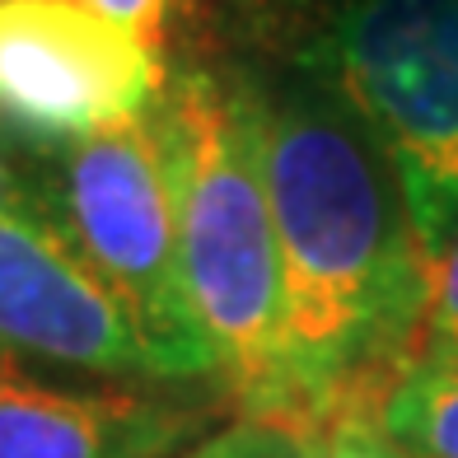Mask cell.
<instances>
[{
    "mask_svg": "<svg viewBox=\"0 0 458 458\" xmlns=\"http://www.w3.org/2000/svg\"><path fill=\"white\" fill-rule=\"evenodd\" d=\"M187 304L248 421L290 426L285 290L253 85L187 66L155 108ZM295 430V426H290Z\"/></svg>",
    "mask_w": 458,
    "mask_h": 458,
    "instance_id": "cell-2",
    "label": "cell"
},
{
    "mask_svg": "<svg viewBox=\"0 0 458 458\" xmlns=\"http://www.w3.org/2000/svg\"><path fill=\"white\" fill-rule=\"evenodd\" d=\"M89 5H94L103 19H113L117 29H127L131 38H140V43L159 47L174 0H89Z\"/></svg>",
    "mask_w": 458,
    "mask_h": 458,
    "instance_id": "cell-12",
    "label": "cell"
},
{
    "mask_svg": "<svg viewBox=\"0 0 458 458\" xmlns=\"http://www.w3.org/2000/svg\"><path fill=\"white\" fill-rule=\"evenodd\" d=\"M164 98L159 47L89 0H0V117L33 145H80Z\"/></svg>",
    "mask_w": 458,
    "mask_h": 458,
    "instance_id": "cell-5",
    "label": "cell"
},
{
    "mask_svg": "<svg viewBox=\"0 0 458 458\" xmlns=\"http://www.w3.org/2000/svg\"><path fill=\"white\" fill-rule=\"evenodd\" d=\"M309 458H411V454L393 445V435L384 430V411H346L309 440Z\"/></svg>",
    "mask_w": 458,
    "mask_h": 458,
    "instance_id": "cell-10",
    "label": "cell"
},
{
    "mask_svg": "<svg viewBox=\"0 0 458 458\" xmlns=\"http://www.w3.org/2000/svg\"><path fill=\"white\" fill-rule=\"evenodd\" d=\"M248 85L281 243L290 426L314 440L346 411H384L421 356L435 267L393 164L337 94L309 71Z\"/></svg>",
    "mask_w": 458,
    "mask_h": 458,
    "instance_id": "cell-1",
    "label": "cell"
},
{
    "mask_svg": "<svg viewBox=\"0 0 458 458\" xmlns=\"http://www.w3.org/2000/svg\"><path fill=\"white\" fill-rule=\"evenodd\" d=\"M178 458H309V435L276 426V421H243L229 426L211 440H201L197 449H187Z\"/></svg>",
    "mask_w": 458,
    "mask_h": 458,
    "instance_id": "cell-9",
    "label": "cell"
},
{
    "mask_svg": "<svg viewBox=\"0 0 458 458\" xmlns=\"http://www.w3.org/2000/svg\"><path fill=\"white\" fill-rule=\"evenodd\" d=\"M300 71L384 150L435 267L458 225V0H337Z\"/></svg>",
    "mask_w": 458,
    "mask_h": 458,
    "instance_id": "cell-3",
    "label": "cell"
},
{
    "mask_svg": "<svg viewBox=\"0 0 458 458\" xmlns=\"http://www.w3.org/2000/svg\"><path fill=\"white\" fill-rule=\"evenodd\" d=\"M0 346L71 369L159 379L127 304L66 225L29 197H0Z\"/></svg>",
    "mask_w": 458,
    "mask_h": 458,
    "instance_id": "cell-6",
    "label": "cell"
},
{
    "mask_svg": "<svg viewBox=\"0 0 458 458\" xmlns=\"http://www.w3.org/2000/svg\"><path fill=\"white\" fill-rule=\"evenodd\" d=\"M421 356H458V225L435 258L430 272V309H426V337Z\"/></svg>",
    "mask_w": 458,
    "mask_h": 458,
    "instance_id": "cell-11",
    "label": "cell"
},
{
    "mask_svg": "<svg viewBox=\"0 0 458 458\" xmlns=\"http://www.w3.org/2000/svg\"><path fill=\"white\" fill-rule=\"evenodd\" d=\"M384 430L411 458H458V356H416L384 398Z\"/></svg>",
    "mask_w": 458,
    "mask_h": 458,
    "instance_id": "cell-8",
    "label": "cell"
},
{
    "mask_svg": "<svg viewBox=\"0 0 458 458\" xmlns=\"http://www.w3.org/2000/svg\"><path fill=\"white\" fill-rule=\"evenodd\" d=\"M61 225L113 285L159 365V379L216 374L187 304L169 169L155 113L89 136L61 159Z\"/></svg>",
    "mask_w": 458,
    "mask_h": 458,
    "instance_id": "cell-4",
    "label": "cell"
},
{
    "mask_svg": "<svg viewBox=\"0 0 458 458\" xmlns=\"http://www.w3.org/2000/svg\"><path fill=\"white\" fill-rule=\"evenodd\" d=\"M192 416L136 393L56 388L0 360V458H164Z\"/></svg>",
    "mask_w": 458,
    "mask_h": 458,
    "instance_id": "cell-7",
    "label": "cell"
}]
</instances>
